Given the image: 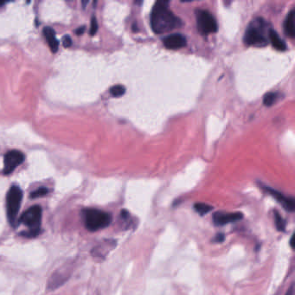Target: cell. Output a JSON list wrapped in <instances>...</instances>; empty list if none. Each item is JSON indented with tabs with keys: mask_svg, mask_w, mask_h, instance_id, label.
<instances>
[{
	"mask_svg": "<svg viewBox=\"0 0 295 295\" xmlns=\"http://www.w3.org/2000/svg\"><path fill=\"white\" fill-rule=\"evenodd\" d=\"M126 92L124 86L122 85H115L113 86L112 88L110 89V94L114 96V97H120L124 95Z\"/></svg>",
	"mask_w": 295,
	"mask_h": 295,
	"instance_id": "cell-19",
	"label": "cell"
},
{
	"mask_svg": "<svg viewBox=\"0 0 295 295\" xmlns=\"http://www.w3.org/2000/svg\"><path fill=\"white\" fill-rule=\"evenodd\" d=\"M116 247V241L112 239L104 240L99 245L93 248L91 254L97 259H105L110 251H112Z\"/></svg>",
	"mask_w": 295,
	"mask_h": 295,
	"instance_id": "cell-11",
	"label": "cell"
},
{
	"mask_svg": "<svg viewBox=\"0 0 295 295\" xmlns=\"http://www.w3.org/2000/svg\"><path fill=\"white\" fill-rule=\"evenodd\" d=\"M23 200V191L18 186H12L6 195L7 218L12 226H15L16 220L20 210Z\"/></svg>",
	"mask_w": 295,
	"mask_h": 295,
	"instance_id": "cell-4",
	"label": "cell"
},
{
	"mask_svg": "<svg viewBox=\"0 0 295 295\" xmlns=\"http://www.w3.org/2000/svg\"><path fill=\"white\" fill-rule=\"evenodd\" d=\"M268 23L263 18H256L249 24L244 35V43L247 45L263 47L269 44Z\"/></svg>",
	"mask_w": 295,
	"mask_h": 295,
	"instance_id": "cell-2",
	"label": "cell"
},
{
	"mask_svg": "<svg viewBox=\"0 0 295 295\" xmlns=\"http://www.w3.org/2000/svg\"><path fill=\"white\" fill-rule=\"evenodd\" d=\"M49 192V190L46 187H40L39 189L35 190L34 192L30 193V198H38L43 196H45Z\"/></svg>",
	"mask_w": 295,
	"mask_h": 295,
	"instance_id": "cell-20",
	"label": "cell"
},
{
	"mask_svg": "<svg viewBox=\"0 0 295 295\" xmlns=\"http://www.w3.org/2000/svg\"><path fill=\"white\" fill-rule=\"evenodd\" d=\"M269 39L273 47L275 48L276 50L280 51H285L286 50V43L280 39L278 33L273 29H270L269 33Z\"/></svg>",
	"mask_w": 295,
	"mask_h": 295,
	"instance_id": "cell-14",
	"label": "cell"
},
{
	"mask_svg": "<svg viewBox=\"0 0 295 295\" xmlns=\"http://www.w3.org/2000/svg\"><path fill=\"white\" fill-rule=\"evenodd\" d=\"M278 98H279V95L277 93H275V92L268 93L263 97V104L265 106H272L277 101Z\"/></svg>",
	"mask_w": 295,
	"mask_h": 295,
	"instance_id": "cell-18",
	"label": "cell"
},
{
	"mask_svg": "<svg viewBox=\"0 0 295 295\" xmlns=\"http://www.w3.org/2000/svg\"><path fill=\"white\" fill-rule=\"evenodd\" d=\"M213 209L214 208L211 205L204 204V203H197V204H194V210L200 215H205L209 214Z\"/></svg>",
	"mask_w": 295,
	"mask_h": 295,
	"instance_id": "cell-16",
	"label": "cell"
},
{
	"mask_svg": "<svg viewBox=\"0 0 295 295\" xmlns=\"http://www.w3.org/2000/svg\"><path fill=\"white\" fill-rule=\"evenodd\" d=\"M62 41H63V46L65 48L70 47L72 45V39L69 35H65L62 39Z\"/></svg>",
	"mask_w": 295,
	"mask_h": 295,
	"instance_id": "cell-23",
	"label": "cell"
},
{
	"mask_svg": "<svg viewBox=\"0 0 295 295\" xmlns=\"http://www.w3.org/2000/svg\"><path fill=\"white\" fill-rule=\"evenodd\" d=\"M242 218L243 214L241 212H216L213 215V223L216 226H224L230 223L241 221Z\"/></svg>",
	"mask_w": 295,
	"mask_h": 295,
	"instance_id": "cell-10",
	"label": "cell"
},
{
	"mask_svg": "<svg viewBox=\"0 0 295 295\" xmlns=\"http://www.w3.org/2000/svg\"><path fill=\"white\" fill-rule=\"evenodd\" d=\"M83 221L86 229L95 232L108 227L112 222V215L97 209H85L83 210Z\"/></svg>",
	"mask_w": 295,
	"mask_h": 295,
	"instance_id": "cell-3",
	"label": "cell"
},
{
	"mask_svg": "<svg viewBox=\"0 0 295 295\" xmlns=\"http://www.w3.org/2000/svg\"><path fill=\"white\" fill-rule=\"evenodd\" d=\"M42 221V208L39 205L30 207L29 210H27L21 216L19 223L26 225L27 227L30 228L31 231L35 232H41L40 225Z\"/></svg>",
	"mask_w": 295,
	"mask_h": 295,
	"instance_id": "cell-6",
	"label": "cell"
},
{
	"mask_svg": "<svg viewBox=\"0 0 295 295\" xmlns=\"http://www.w3.org/2000/svg\"><path fill=\"white\" fill-rule=\"evenodd\" d=\"M198 30L202 35H209L218 30V25L214 16L206 10H198L196 12Z\"/></svg>",
	"mask_w": 295,
	"mask_h": 295,
	"instance_id": "cell-5",
	"label": "cell"
},
{
	"mask_svg": "<svg viewBox=\"0 0 295 295\" xmlns=\"http://www.w3.org/2000/svg\"><path fill=\"white\" fill-rule=\"evenodd\" d=\"M286 295H294V286L292 285V286L290 287V289L287 291Z\"/></svg>",
	"mask_w": 295,
	"mask_h": 295,
	"instance_id": "cell-25",
	"label": "cell"
},
{
	"mask_svg": "<svg viewBox=\"0 0 295 295\" xmlns=\"http://www.w3.org/2000/svg\"><path fill=\"white\" fill-rule=\"evenodd\" d=\"M43 34L45 35V39L47 41L48 45L50 47V50L56 53L59 49V41L56 38V32L51 27H45L43 30Z\"/></svg>",
	"mask_w": 295,
	"mask_h": 295,
	"instance_id": "cell-13",
	"label": "cell"
},
{
	"mask_svg": "<svg viewBox=\"0 0 295 295\" xmlns=\"http://www.w3.org/2000/svg\"><path fill=\"white\" fill-rule=\"evenodd\" d=\"M150 24L153 31L158 35L170 32L183 26L180 18L169 8L167 1H158L154 4L151 12Z\"/></svg>",
	"mask_w": 295,
	"mask_h": 295,
	"instance_id": "cell-1",
	"label": "cell"
},
{
	"mask_svg": "<svg viewBox=\"0 0 295 295\" xmlns=\"http://www.w3.org/2000/svg\"><path fill=\"white\" fill-rule=\"evenodd\" d=\"M68 269L69 268L63 267L62 269H58L57 271L55 272L54 275L48 281V288L50 290L56 289V288H58V286L64 283L71 275L70 271Z\"/></svg>",
	"mask_w": 295,
	"mask_h": 295,
	"instance_id": "cell-9",
	"label": "cell"
},
{
	"mask_svg": "<svg viewBox=\"0 0 295 295\" xmlns=\"http://www.w3.org/2000/svg\"><path fill=\"white\" fill-rule=\"evenodd\" d=\"M225 240V235L223 233H218L215 236V238L213 240V242H216V243H222Z\"/></svg>",
	"mask_w": 295,
	"mask_h": 295,
	"instance_id": "cell-22",
	"label": "cell"
},
{
	"mask_svg": "<svg viewBox=\"0 0 295 295\" xmlns=\"http://www.w3.org/2000/svg\"><path fill=\"white\" fill-rule=\"evenodd\" d=\"M84 31H85V26H81L80 28H78V29L76 30V34L78 35H83Z\"/></svg>",
	"mask_w": 295,
	"mask_h": 295,
	"instance_id": "cell-24",
	"label": "cell"
},
{
	"mask_svg": "<svg viewBox=\"0 0 295 295\" xmlns=\"http://www.w3.org/2000/svg\"><path fill=\"white\" fill-rule=\"evenodd\" d=\"M274 217H275V227L277 230L280 232H284L286 230V223L280 213L278 212V210L274 211Z\"/></svg>",
	"mask_w": 295,
	"mask_h": 295,
	"instance_id": "cell-17",
	"label": "cell"
},
{
	"mask_svg": "<svg viewBox=\"0 0 295 295\" xmlns=\"http://www.w3.org/2000/svg\"><path fill=\"white\" fill-rule=\"evenodd\" d=\"M98 22L95 16L91 18V25H90V35H95L98 31Z\"/></svg>",
	"mask_w": 295,
	"mask_h": 295,
	"instance_id": "cell-21",
	"label": "cell"
},
{
	"mask_svg": "<svg viewBox=\"0 0 295 295\" xmlns=\"http://www.w3.org/2000/svg\"><path fill=\"white\" fill-rule=\"evenodd\" d=\"M263 189L265 190L268 193H269L273 198L276 199V201L282 205V207L286 211H288V212H293L294 211L295 202L293 198L286 197V196L284 195L283 193H281L277 190L270 188L269 186H263Z\"/></svg>",
	"mask_w": 295,
	"mask_h": 295,
	"instance_id": "cell-8",
	"label": "cell"
},
{
	"mask_svg": "<svg viewBox=\"0 0 295 295\" xmlns=\"http://www.w3.org/2000/svg\"><path fill=\"white\" fill-rule=\"evenodd\" d=\"M24 154L18 150H11L4 157V174L9 175L24 161Z\"/></svg>",
	"mask_w": 295,
	"mask_h": 295,
	"instance_id": "cell-7",
	"label": "cell"
},
{
	"mask_svg": "<svg viewBox=\"0 0 295 295\" xmlns=\"http://www.w3.org/2000/svg\"><path fill=\"white\" fill-rule=\"evenodd\" d=\"M294 11L292 10L286 16V20L284 23L285 33L291 39L294 38Z\"/></svg>",
	"mask_w": 295,
	"mask_h": 295,
	"instance_id": "cell-15",
	"label": "cell"
},
{
	"mask_svg": "<svg viewBox=\"0 0 295 295\" xmlns=\"http://www.w3.org/2000/svg\"><path fill=\"white\" fill-rule=\"evenodd\" d=\"M163 45L169 50H179L186 45V39L181 34H172L163 39Z\"/></svg>",
	"mask_w": 295,
	"mask_h": 295,
	"instance_id": "cell-12",
	"label": "cell"
}]
</instances>
